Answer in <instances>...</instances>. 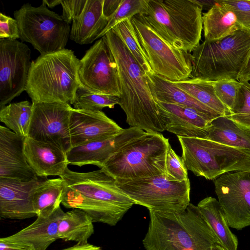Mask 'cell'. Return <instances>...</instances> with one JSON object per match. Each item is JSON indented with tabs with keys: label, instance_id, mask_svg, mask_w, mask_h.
Instances as JSON below:
<instances>
[{
	"label": "cell",
	"instance_id": "obj_33",
	"mask_svg": "<svg viewBox=\"0 0 250 250\" xmlns=\"http://www.w3.org/2000/svg\"><path fill=\"white\" fill-rule=\"evenodd\" d=\"M112 29L125 43L146 74L153 73L147 56L139 42L131 19L119 23Z\"/></svg>",
	"mask_w": 250,
	"mask_h": 250
},
{
	"label": "cell",
	"instance_id": "obj_36",
	"mask_svg": "<svg viewBox=\"0 0 250 250\" xmlns=\"http://www.w3.org/2000/svg\"><path fill=\"white\" fill-rule=\"evenodd\" d=\"M147 2L148 0H123L115 13L109 20L105 28L100 34L99 39L104 36L119 23L143 13Z\"/></svg>",
	"mask_w": 250,
	"mask_h": 250
},
{
	"label": "cell",
	"instance_id": "obj_4",
	"mask_svg": "<svg viewBox=\"0 0 250 250\" xmlns=\"http://www.w3.org/2000/svg\"><path fill=\"white\" fill-rule=\"evenodd\" d=\"M202 10L195 0H148L140 14L169 44L190 53L201 38Z\"/></svg>",
	"mask_w": 250,
	"mask_h": 250
},
{
	"label": "cell",
	"instance_id": "obj_47",
	"mask_svg": "<svg viewBox=\"0 0 250 250\" xmlns=\"http://www.w3.org/2000/svg\"><path fill=\"white\" fill-rule=\"evenodd\" d=\"M62 0H43L42 2L48 7L53 8L54 7L61 4Z\"/></svg>",
	"mask_w": 250,
	"mask_h": 250
},
{
	"label": "cell",
	"instance_id": "obj_15",
	"mask_svg": "<svg viewBox=\"0 0 250 250\" xmlns=\"http://www.w3.org/2000/svg\"><path fill=\"white\" fill-rule=\"evenodd\" d=\"M214 183L229 226L237 230L250 226V171L223 174Z\"/></svg>",
	"mask_w": 250,
	"mask_h": 250
},
{
	"label": "cell",
	"instance_id": "obj_8",
	"mask_svg": "<svg viewBox=\"0 0 250 250\" xmlns=\"http://www.w3.org/2000/svg\"><path fill=\"white\" fill-rule=\"evenodd\" d=\"M117 186L134 204L149 210L162 212H181L190 203L189 179L171 181L165 175L135 179H116Z\"/></svg>",
	"mask_w": 250,
	"mask_h": 250
},
{
	"label": "cell",
	"instance_id": "obj_23",
	"mask_svg": "<svg viewBox=\"0 0 250 250\" xmlns=\"http://www.w3.org/2000/svg\"><path fill=\"white\" fill-rule=\"evenodd\" d=\"M146 76L154 100L192 108L211 120L221 116L170 81L154 73H146Z\"/></svg>",
	"mask_w": 250,
	"mask_h": 250
},
{
	"label": "cell",
	"instance_id": "obj_26",
	"mask_svg": "<svg viewBox=\"0 0 250 250\" xmlns=\"http://www.w3.org/2000/svg\"><path fill=\"white\" fill-rule=\"evenodd\" d=\"M202 20L206 41L219 40L243 29L233 12L220 0H216L212 8L202 14Z\"/></svg>",
	"mask_w": 250,
	"mask_h": 250
},
{
	"label": "cell",
	"instance_id": "obj_13",
	"mask_svg": "<svg viewBox=\"0 0 250 250\" xmlns=\"http://www.w3.org/2000/svg\"><path fill=\"white\" fill-rule=\"evenodd\" d=\"M31 50L17 40H0V108L25 91Z\"/></svg>",
	"mask_w": 250,
	"mask_h": 250
},
{
	"label": "cell",
	"instance_id": "obj_14",
	"mask_svg": "<svg viewBox=\"0 0 250 250\" xmlns=\"http://www.w3.org/2000/svg\"><path fill=\"white\" fill-rule=\"evenodd\" d=\"M31 123L27 136L54 144L67 153L72 147L69 119L73 108L68 104L32 102Z\"/></svg>",
	"mask_w": 250,
	"mask_h": 250
},
{
	"label": "cell",
	"instance_id": "obj_35",
	"mask_svg": "<svg viewBox=\"0 0 250 250\" xmlns=\"http://www.w3.org/2000/svg\"><path fill=\"white\" fill-rule=\"evenodd\" d=\"M236 106L227 116L241 128L250 131V83L242 81Z\"/></svg>",
	"mask_w": 250,
	"mask_h": 250
},
{
	"label": "cell",
	"instance_id": "obj_24",
	"mask_svg": "<svg viewBox=\"0 0 250 250\" xmlns=\"http://www.w3.org/2000/svg\"><path fill=\"white\" fill-rule=\"evenodd\" d=\"M104 0H87L79 16L72 21L70 38L79 44L92 43L99 39L108 21L103 14Z\"/></svg>",
	"mask_w": 250,
	"mask_h": 250
},
{
	"label": "cell",
	"instance_id": "obj_27",
	"mask_svg": "<svg viewBox=\"0 0 250 250\" xmlns=\"http://www.w3.org/2000/svg\"><path fill=\"white\" fill-rule=\"evenodd\" d=\"M197 206L215 233L219 245L226 250H237L238 239L230 230L218 200L207 197L201 200Z\"/></svg>",
	"mask_w": 250,
	"mask_h": 250
},
{
	"label": "cell",
	"instance_id": "obj_44",
	"mask_svg": "<svg viewBox=\"0 0 250 250\" xmlns=\"http://www.w3.org/2000/svg\"><path fill=\"white\" fill-rule=\"evenodd\" d=\"M238 80L240 82L250 81V52L244 66L238 75Z\"/></svg>",
	"mask_w": 250,
	"mask_h": 250
},
{
	"label": "cell",
	"instance_id": "obj_46",
	"mask_svg": "<svg viewBox=\"0 0 250 250\" xmlns=\"http://www.w3.org/2000/svg\"><path fill=\"white\" fill-rule=\"evenodd\" d=\"M197 3L200 5L202 9H208L209 10L214 5L216 0H196Z\"/></svg>",
	"mask_w": 250,
	"mask_h": 250
},
{
	"label": "cell",
	"instance_id": "obj_29",
	"mask_svg": "<svg viewBox=\"0 0 250 250\" xmlns=\"http://www.w3.org/2000/svg\"><path fill=\"white\" fill-rule=\"evenodd\" d=\"M93 221L83 210L72 208L65 212L58 225L59 239L87 243L94 232Z\"/></svg>",
	"mask_w": 250,
	"mask_h": 250
},
{
	"label": "cell",
	"instance_id": "obj_43",
	"mask_svg": "<svg viewBox=\"0 0 250 250\" xmlns=\"http://www.w3.org/2000/svg\"><path fill=\"white\" fill-rule=\"evenodd\" d=\"M0 250H33L25 245L7 241L0 238Z\"/></svg>",
	"mask_w": 250,
	"mask_h": 250
},
{
	"label": "cell",
	"instance_id": "obj_34",
	"mask_svg": "<svg viewBox=\"0 0 250 250\" xmlns=\"http://www.w3.org/2000/svg\"><path fill=\"white\" fill-rule=\"evenodd\" d=\"M119 102L118 96L94 92L81 84L73 104L76 109L102 111L104 107L114 108Z\"/></svg>",
	"mask_w": 250,
	"mask_h": 250
},
{
	"label": "cell",
	"instance_id": "obj_19",
	"mask_svg": "<svg viewBox=\"0 0 250 250\" xmlns=\"http://www.w3.org/2000/svg\"><path fill=\"white\" fill-rule=\"evenodd\" d=\"M155 102L166 130L177 136L207 138L212 120L190 108Z\"/></svg>",
	"mask_w": 250,
	"mask_h": 250
},
{
	"label": "cell",
	"instance_id": "obj_22",
	"mask_svg": "<svg viewBox=\"0 0 250 250\" xmlns=\"http://www.w3.org/2000/svg\"><path fill=\"white\" fill-rule=\"evenodd\" d=\"M64 213L60 207L51 214L46 216L40 215L29 226L2 238L7 241L29 247L33 250H46L59 239L58 225Z\"/></svg>",
	"mask_w": 250,
	"mask_h": 250
},
{
	"label": "cell",
	"instance_id": "obj_12",
	"mask_svg": "<svg viewBox=\"0 0 250 250\" xmlns=\"http://www.w3.org/2000/svg\"><path fill=\"white\" fill-rule=\"evenodd\" d=\"M60 177L66 187L115 208L124 215L134 204L117 186L115 179L103 168L78 172L67 167Z\"/></svg>",
	"mask_w": 250,
	"mask_h": 250
},
{
	"label": "cell",
	"instance_id": "obj_21",
	"mask_svg": "<svg viewBox=\"0 0 250 250\" xmlns=\"http://www.w3.org/2000/svg\"><path fill=\"white\" fill-rule=\"evenodd\" d=\"M24 153L29 165L37 176H60L68 167L66 153L54 144L26 137Z\"/></svg>",
	"mask_w": 250,
	"mask_h": 250
},
{
	"label": "cell",
	"instance_id": "obj_5",
	"mask_svg": "<svg viewBox=\"0 0 250 250\" xmlns=\"http://www.w3.org/2000/svg\"><path fill=\"white\" fill-rule=\"evenodd\" d=\"M191 52L189 78L238 80L250 52V32L239 29L219 40H205Z\"/></svg>",
	"mask_w": 250,
	"mask_h": 250
},
{
	"label": "cell",
	"instance_id": "obj_3",
	"mask_svg": "<svg viewBox=\"0 0 250 250\" xmlns=\"http://www.w3.org/2000/svg\"><path fill=\"white\" fill-rule=\"evenodd\" d=\"M79 62L72 50L65 48L32 61L25 89L32 102L73 104L81 85Z\"/></svg>",
	"mask_w": 250,
	"mask_h": 250
},
{
	"label": "cell",
	"instance_id": "obj_39",
	"mask_svg": "<svg viewBox=\"0 0 250 250\" xmlns=\"http://www.w3.org/2000/svg\"><path fill=\"white\" fill-rule=\"evenodd\" d=\"M235 14L243 29L250 32V0H220Z\"/></svg>",
	"mask_w": 250,
	"mask_h": 250
},
{
	"label": "cell",
	"instance_id": "obj_16",
	"mask_svg": "<svg viewBox=\"0 0 250 250\" xmlns=\"http://www.w3.org/2000/svg\"><path fill=\"white\" fill-rule=\"evenodd\" d=\"M145 133L140 129L129 127L110 138L72 147L66 153L68 163L80 167L94 165L102 168L112 154Z\"/></svg>",
	"mask_w": 250,
	"mask_h": 250
},
{
	"label": "cell",
	"instance_id": "obj_10",
	"mask_svg": "<svg viewBox=\"0 0 250 250\" xmlns=\"http://www.w3.org/2000/svg\"><path fill=\"white\" fill-rule=\"evenodd\" d=\"M131 21L153 73L171 82L189 78L192 71L190 53L169 44L149 26L141 14L134 16Z\"/></svg>",
	"mask_w": 250,
	"mask_h": 250
},
{
	"label": "cell",
	"instance_id": "obj_6",
	"mask_svg": "<svg viewBox=\"0 0 250 250\" xmlns=\"http://www.w3.org/2000/svg\"><path fill=\"white\" fill-rule=\"evenodd\" d=\"M170 146L161 133L145 132L112 154L102 168L115 179L164 174Z\"/></svg>",
	"mask_w": 250,
	"mask_h": 250
},
{
	"label": "cell",
	"instance_id": "obj_45",
	"mask_svg": "<svg viewBox=\"0 0 250 250\" xmlns=\"http://www.w3.org/2000/svg\"><path fill=\"white\" fill-rule=\"evenodd\" d=\"M62 250H102L100 247L96 246L88 243H77L76 245L63 249Z\"/></svg>",
	"mask_w": 250,
	"mask_h": 250
},
{
	"label": "cell",
	"instance_id": "obj_30",
	"mask_svg": "<svg viewBox=\"0 0 250 250\" xmlns=\"http://www.w3.org/2000/svg\"><path fill=\"white\" fill-rule=\"evenodd\" d=\"M64 184L61 178L40 180L33 191L32 202L38 216H46L60 207Z\"/></svg>",
	"mask_w": 250,
	"mask_h": 250
},
{
	"label": "cell",
	"instance_id": "obj_37",
	"mask_svg": "<svg viewBox=\"0 0 250 250\" xmlns=\"http://www.w3.org/2000/svg\"><path fill=\"white\" fill-rule=\"evenodd\" d=\"M215 94L221 103L231 113L237 101L241 82L233 79H225L212 81Z\"/></svg>",
	"mask_w": 250,
	"mask_h": 250
},
{
	"label": "cell",
	"instance_id": "obj_9",
	"mask_svg": "<svg viewBox=\"0 0 250 250\" xmlns=\"http://www.w3.org/2000/svg\"><path fill=\"white\" fill-rule=\"evenodd\" d=\"M14 16L21 40L31 44L41 55L64 49L70 37L69 24L44 3L38 7L25 3L14 11Z\"/></svg>",
	"mask_w": 250,
	"mask_h": 250
},
{
	"label": "cell",
	"instance_id": "obj_25",
	"mask_svg": "<svg viewBox=\"0 0 250 250\" xmlns=\"http://www.w3.org/2000/svg\"><path fill=\"white\" fill-rule=\"evenodd\" d=\"M62 204L67 208H79L85 211L93 222L115 226L124 214L109 206L84 196L64 185Z\"/></svg>",
	"mask_w": 250,
	"mask_h": 250
},
{
	"label": "cell",
	"instance_id": "obj_38",
	"mask_svg": "<svg viewBox=\"0 0 250 250\" xmlns=\"http://www.w3.org/2000/svg\"><path fill=\"white\" fill-rule=\"evenodd\" d=\"M165 175L171 181L183 182L188 179V169L182 157L175 153L171 146L167 154Z\"/></svg>",
	"mask_w": 250,
	"mask_h": 250
},
{
	"label": "cell",
	"instance_id": "obj_20",
	"mask_svg": "<svg viewBox=\"0 0 250 250\" xmlns=\"http://www.w3.org/2000/svg\"><path fill=\"white\" fill-rule=\"evenodd\" d=\"M40 180L38 177L30 181L0 178V217L22 220L37 216L32 195Z\"/></svg>",
	"mask_w": 250,
	"mask_h": 250
},
{
	"label": "cell",
	"instance_id": "obj_2",
	"mask_svg": "<svg viewBox=\"0 0 250 250\" xmlns=\"http://www.w3.org/2000/svg\"><path fill=\"white\" fill-rule=\"evenodd\" d=\"M149 223L143 240L146 250H212L219 241L197 206L183 211L149 210Z\"/></svg>",
	"mask_w": 250,
	"mask_h": 250
},
{
	"label": "cell",
	"instance_id": "obj_18",
	"mask_svg": "<svg viewBox=\"0 0 250 250\" xmlns=\"http://www.w3.org/2000/svg\"><path fill=\"white\" fill-rule=\"evenodd\" d=\"M25 139L7 127L0 126V178L30 181L38 177L25 157Z\"/></svg>",
	"mask_w": 250,
	"mask_h": 250
},
{
	"label": "cell",
	"instance_id": "obj_1",
	"mask_svg": "<svg viewBox=\"0 0 250 250\" xmlns=\"http://www.w3.org/2000/svg\"><path fill=\"white\" fill-rule=\"evenodd\" d=\"M117 64L121 95L119 105L130 127L145 132L166 130L146 73L112 29L104 36Z\"/></svg>",
	"mask_w": 250,
	"mask_h": 250
},
{
	"label": "cell",
	"instance_id": "obj_40",
	"mask_svg": "<svg viewBox=\"0 0 250 250\" xmlns=\"http://www.w3.org/2000/svg\"><path fill=\"white\" fill-rule=\"evenodd\" d=\"M20 38L18 21L15 19L0 13V40H11Z\"/></svg>",
	"mask_w": 250,
	"mask_h": 250
},
{
	"label": "cell",
	"instance_id": "obj_31",
	"mask_svg": "<svg viewBox=\"0 0 250 250\" xmlns=\"http://www.w3.org/2000/svg\"><path fill=\"white\" fill-rule=\"evenodd\" d=\"M171 82L220 116H228L230 114L229 110L217 97L212 81L188 78Z\"/></svg>",
	"mask_w": 250,
	"mask_h": 250
},
{
	"label": "cell",
	"instance_id": "obj_48",
	"mask_svg": "<svg viewBox=\"0 0 250 250\" xmlns=\"http://www.w3.org/2000/svg\"><path fill=\"white\" fill-rule=\"evenodd\" d=\"M212 250H226L223 247H222L220 245L216 244L213 247Z\"/></svg>",
	"mask_w": 250,
	"mask_h": 250
},
{
	"label": "cell",
	"instance_id": "obj_42",
	"mask_svg": "<svg viewBox=\"0 0 250 250\" xmlns=\"http://www.w3.org/2000/svg\"><path fill=\"white\" fill-rule=\"evenodd\" d=\"M123 0H104L103 14L109 21L114 15Z\"/></svg>",
	"mask_w": 250,
	"mask_h": 250
},
{
	"label": "cell",
	"instance_id": "obj_11",
	"mask_svg": "<svg viewBox=\"0 0 250 250\" xmlns=\"http://www.w3.org/2000/svg\"><path fill=\"white\" fill-rule=\"evenodd\" d=\"M78 74L81 84L90 91L120 97L117 64L104 37L80 60Z\"/></svg>",
	"mask_w": 250,
	"mask_h": 250
},
{
	"label": "cell",
	"instance_id": "obj_7",
	"mask_svg": "<svg viewBox=\"0 0 250 250\" xmlns=\"http://www.w3.org/2000/svg\"><path fill=\"white\" fill-rule=\"evenodd\" d=\"M183 161L197 176L215 180L231 171H250V151L207 139L177 136Z\"/></svg>",
	"mask_w": 250,
	"mask_h": 250
},
{
	"label": "cell",
	"instance_id": "obj_32",
	"mask_svg": "<svg viewBox=\"0 0 250 250\" xmlns=\"http://www.w3.org/2000/svg\"><path fill=\"white\" fill-rule=\"evenodd\" d=\"M32 109V103L28 101L10 104L0 108V121L16 134L26 137Z\"/></svg>",
	"mask_w": 250,
	"mask_h": 250
},
{
	"label": "cell",
	"instance_id": "obj_17",
	"mask_svg": "<svg viewBox=\"0 0 250 250\" xmlns=\"http://www.w3.org/2000/svg\"><path fill=\"white\" fill-rule=\"evenodd\" d=\"M122 129L102 111L74 108L71 110L69 131L72 147L110 138Z\"/></svg>",
	"mask_w": 250,
	"mask_h": 250
},
{
	"label": "cell",
	"instance_id": "obj_28",
	"mask_svg": "<svg viewBox=\"0 0 250 250\" xmlns=\"http://www.w3.org/2000/svg\"><path fill=\"white\" fill-rule=\"evenodd\" d=\"M208 131L207 139L250 151V131L241 128L227 116L213 120Z\"/></svg>",
	"mask_w": 250,
	"mask_h": 250
},
{
	"label": "cell",
	"instance_id": "obj_41",
	"mask_svg": "<svg viewBox=\"0 0 250 250\" xmlns=\"http://www.w3.org/2000/svg\"><path fill=\"white\" fill-rule=\"evenodd\" d=\"M87 0H62V18L68 24L78 17L83 12Z\"/></svg>",
	"mask_w": 250,
	"mask_h": 250
}]
</instances>
